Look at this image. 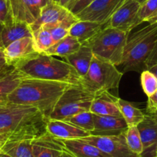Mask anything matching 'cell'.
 I'll use <instances>...</instances> for the list:
<instances>
[{
  "label": "cell",
  "instance_id": "cell-1",
  "mask_svg": "<svg viewBox=\"0 0 157 157\" xmlns=\"http://www.w3.org/2000/svg\"><path fill=\"white\" fill-rule=\"evenodd\" d=\"M47 120L36 107L12 104L0 112V135L10 141L33 140L47 132Z\"/></svg>",
  "mask_w": 157,
  "mask_h": 157
},
{
  "label": "cell",
  "instance_id": "cell-2",
  "mask_svg": "<svg viewBox=\"0 0 157 157\" xmlns=\"http://www.w3.org/2000/svg\"><path fill=\"white\" fill-rule=\"evenodd\" d=\"M71 85L27 76L8 96V101L16 105L36 107L49 119L59 99Z\"/></svg>",
  "mask_w": 157,
  "mask_h": 157
},
{
  "label": "cell",
  "instance_id": "cell-3",
  "mask_svg": "<svg viewBox=\"0 0 157 157\" xmlns=\"http://www.w3.org/2000/svg\"><path fill=\"white\" fill-rule=\"evenodd\" d=\"M14 68L31 78L80 85L81 77L71 65L45 53H37Z\"/></svg>",
  "mask_w": 157,
  "mask_h": 157
},
{
  "label": "cell",
  "instance_id": "cell-4",
  "mask_svg": "<svg viewBox=\"0 0 157 157\" xmlns=\"http://www.w3.org/2000/svg\"><path fill=\"white\" fill-rule=\"evenodd\" d=\"M157 40V23L148 24L141 29L128 36L123 59L119 66L122 73L142 72L147 69L146 61Z\"/></svg>",
  "mask_w": 157,
  "mask_h": 157
},
{
  "label": "cell",
  "instance_id": "cell-5",
  "mask_svg": "<svg viewBox=\"0 0 157 157\" xmlns=\"http://www.w3.org/2000/svg\"><path fill=\"white\" fill-rule=\"evenodd\" d=\"M129 33L113 28H104L83 44L92 49L93 55L119 66L123 59Z\"/></svg>",
  "mask_w": 157,
  "mask_h": 157
},
{
  "label": "cell",
  "instance_id": "cell-6",
  "mask_svg": "<svg viewBox=\"0 0 157 157\" xmlns=\"http://www.w3.org/2000/svg\"><path fill=\"white\" fill-rule=\"evenodd\" d=\"M123 73L115 65L93 55L87 73L81 78L80 85L86 90L98 95L110 90H117Z\"/></svg>",
  "mask_w": 157,
  "mask_h": 157
},
{
  "label": "cell",
  "instance_id": "cell-7",
  "mask_svg": "<svg viewBox=\"0 0 157 157\" xmlns=\"http://www.w3.org/2000/svg\"><path fill=\"white\" fill-rule=\"evenodd\" d=\"M94 96L82 85H71L59 99L49 119L66 120L78 113L90 111Z\"/></svg>",
  "mask_w": 157,
  "mask_h": 157
},
{
  "label": "cell",
  "instance_id": "cell-8",
  "mask_svg": "<svg viewBox=\"0 0 157 157\" xmlns=\"http://www.w3.org/2000/svg\"><path fill=\"white\" fill-rule=\"evenodd\" d=\"M78 21L75 15L70 13L66 7L52 2L42 9L40 16L30 25L33 33L46 24L60 25L70 29L71 27Z\"/></svg>",
  "mask_w": 157,
  "mask_h": 157
},
{
  "label": "cell",
  "instance_id": "cell-9",
  "mask_svg": "<svg viewBox=\"0 0 157 157\" xmlns=\"http://www.w3.org/2000/svg\"><path fill=\"white\" fill-rule=\"evenodd\" d=\"M82 140L94 145L111 157H140L129 149L124 134L113 136L90 135Z\"/></svg>",
  "mask_w": 157,
  "mask_h": 157
},
{
  "label": "cell",
  "instance_id": "cell-10",
  "mask_svg": "<svg viewBox=\"0 0 157 157\" xmlns=\"http://www.w3.org/2000/svg\"><path fill=\"white\" fill-rule=\"evenodd\" d=\"M140 4L136 0H125L119 8L104 25V28H113L129 33L138 25L137 13Z\"/></svg>",
  "mask_w": 157,
  "mask_h": 157
},
{
  "label": "cell",
  "instance_id": "cell-11",
  "mask_svg": "<svg viewBox=\"0 0 157 157\" xmlns=\"http://www.w3.org/2000/svg\"><path fill=\"white\" fill-rule=\"evenodd\" d=\"M125 0H95L75 15L81 21H90L105 25Z\"/></svg>",
  "mask_w": 157,
  "mask_h": 157
},
{
  "label": "cell",
  "instance_id": "cell-12",
  "mask_svg": "<svg viewBox=\"0 0 157 157\" xmlns=\"http://www.w3.org/2000/svg\"><path fill=\"white\" fill-rule=\"evenodd\" d=\"M142 143L143 152L140 157H156L157 113L145 115L143 121L137 126Z\"/></svg>",
  "mask_w": 157,
  "mask_h": 157
},
{
  "label": "cell",
  "instance_id": "cell-13",
  "mask_svg": "<svg viewBox=\"0 0 157 157\" xmlns=\"http://www.w3.org/2000/svg\"><path fill=\"white\" fill-rule=\"evenodd\" d=\"M94 129L90 132L93 136H113L124 134L128 125L123 117L110 116H100L93 114Z\"/></svg>",
  "mask_w": 157,
  "mask_h": 157
},
{
  "label": "cell",
  "instance_id": "cell-14",
  "mask_svg": "<svg viewBox=\"0 0 157 157\" xmlns=\"http://www.w3.org/2000/svg\"><path fill=\"white\" fill-rule=\"evenodd\" d=\"M33 37H25L18 39L4 48L6 60L10 66L16 65L33 56L36 55Z\"/></svg>",
  "mask_w": 157,
  "mask_h": 157
},
{
  "label": "cell",
  "instance_id": "cell-15",
  "mask_svg": "<svg viewBox=\"0 0 157 157\" xmlns=\"http://www.w3.org/2000/svg\"><path fill=\"white\" fill-rule=\"evenodd\" d=\"M13 19L29 25L39 18L43 8L41 0H10Z\"/></svg>",
  "mask_w": 157,
  "mask_h": 157
},
{
  "label": "cell",
  "instance_id": "cell-16",
  "mask_svg": "<svg viewBox=\"0 0 157 157\" xmlns=\"http://www.w3.org/2000/svg\"><path fill=\"white\" fill-rule=\"evenodd\" d=\"M33 157H58L65 148L61 140L52 136L49 132L32 141Z\"/></svg>",
  "mask_w": 157,
  "mask_h": 157
},
{
  "label": "cell",
  "instance_id": "cell-17",
  "mask_svg": "<svg viewBox=\"0 0 157 157\" xmlns=\"http://www.w3.org/2000/svg\"><path fill=\"white\" fill-rule=\"evenodd\" d=\"M46 130L52 136L59 140H78L90 136V132L66 121L49 120L46 122Z\"/></svg>",
  "mask_w": 157,
  "mask_h": 157
},
{
  "label": "cell",
  "instance_id": "cell-18",
  "mask_svg": "<svg viewBox=\"0 0 157 157\" xmlns=\"http://www.w3.org/2000/svg\"><path fill=\"white\" fill-rule=\"evenodd\" d=\"M25 37H33L30 25L26 22L15 20L13 18L4 25L0 34V41L5 48L13 42Z\"/></svg>",
  "mask_w": 157,
  "mask_h": 157
},
{
  "label": "cell",
  "instance_id": "cell-19",
  "mask_svg": "<svg viewBox=\"0 0 157 157\" xmlns=\"http://www.w3.org/2000/svg\"><path fill=\"white\" fill-rule=\"evenodd\" d=\"M118 98L113 96L109 91L95 95L90 107V112L100 116H110L123 117L119 106Z\"/></svg>",
  "mask_w": 157,
  "mask_h": 157
},
{
  "label": "cell",
  "instance_id": "cell-20",
  "mask_svg": "<svg viewBox=\"0 0 157 157\" xmlns=\"http://www.w3.org/2000/svg\"><path fill=\"white\" fill-rule=\"evenodd\" d=\"M65 148L75 157H111L82 139L78 140H61Z\"/></svg>",
  "mask_w": 157,
  "mask_h": 157
},
{
  "label": "cell",
  "instance_id": "cell-21",
  "mask_svg": "<svg viewBox=\"0 0 157 157\" xmlns=\"http://www.w3.org/2000/svg\"><path fill=\"white\" fill-rule=\"evenodd\" d=\"M93 57L92 49L87 45L82 44L76 52L66 56L65 59L75 69L78 75L82 78L88 72Z\"/></svg>",
  "mask_w": 157,
  "mask_h": 157
},
{
  "label": "cell",
  "instance_id": "cell-22",
  "mask_svg": "<svg viewBox=\"0 0 157 157\" xmlns=\"http://www.w3.org/2000/svg\"><path fill=\"white\" fill-rule=\"evenodd\" d=\"M104 29V25L90 21L78 20L69 29V36L75 38L81 44L90 40Z\"/></svg>",
  "mask_w": 157,
  "mask_h": 157
},
{
  "label": "cell",
  "instance_id": "cell-23",
  "mask_svg": "<svg viewBox=\"0 0 157 157\" xmlns=\"http://www.w3.org/2000/svg\"><path fill=\"white\" fill-rule=\"evenodd\" d=\"M27 75L14 69L0 78V101L8 100V96L17 88Z\"/></svg>",
  "mask_w": 157,
  "mask_h": 157
},
{
  "label": "cell",
  "instance_id": "cell-24",
  "mask_svg": "<svg viewBox=\"0 0 157 157\" xmlns=\"http://www.w3.org/2000/svg\"><path fill=\"white\" fill-rule=\"evenodd\" d=\"M81 46L82 44L75 38L69 35L64 39L52 45L43 53L52 56H59L65 59L68 56L76 52Z\"/></svg>",
  "mask_w": 157,
  "mask_h": 157
},
{
  "label": "cell",
  "instance_id": "cell-25",
  "mask_svg": "<svg viewBox=\"0 0 157 157\" xmlns=\"http://www.w3.org/2000/svg\"><path fill=\"white\" fill-rule=\"evenodd\" d=\"M117 103L122 116L127 123L128 127L137 126L143 121L146 114L131 102L118 98Z\"/></svg>",
  "mask_w": 157,
  "mask_h": 157
},
{
  "label": "cell",
  "instance_id": "cell-26",
  "mask_svg": "<svg viewBox=\"0 0 157 157\" xmlns=\"http://www.w3.org/2000/svg\"><path fill=\"white\" fill-rule=\"evenodd\" d=\"M32 141L30 140L8 141L0 152L11 157H33Z\"/></svg>",
  "mask_w": 157,
  "mask_h": 157
},
{
  "label": "cell",
  "instance_id": "cell-27",
  "mask_svg": "<svg viewBox=\"0 0 157 157\" xmlns=\"http://www.w3.org/2000/svg\"><path fill=\"white\" fill-rule=\"evenodd\" d=\"M33 39L36 51L43 53L45 51L55 44L51 33L43 27H40L33 33Z\"/></svg>",
  "mask_w": 157,
  "mask_h": 157
},
{
  "label": "cell",
  "instance_id": "cell-28",
  "mask_svg": "<svg viewBox=\"0 0 157 157\" xmlns=\"http://www.w3.org/2000/svg\"><path fill=\"white\" fill-rule=\"evenodd\" d=\"M71 124L76 126L89 132H91L94 129V119L93 113L90 111L82 112L63 120Z\"/></svg>",
  "mask_w": 157,
  "mask_h": 157
},
{
  "label": "cell",
  "instance_id": "cell-29",
  "mask_svg": "<svg viewBox=\"0 0 157 157\" xmlns=\"http://www.w3.org/2000/svg\"><path fill=\"white\" fill-rule=\"evenodd\" d=\"M126 143L129 149L135 153L140 155L143 152V143H142L141 137L139 132L137 126H131L128 127L127 130L124 133Z\"/></svg>",
  "mask_w": 157,
  "mask_h": 157
},
{
  "label": "cell",
  "instance_id": "cell-30",
  "mask_svg": "<svg viewBox=\"0 0 157 157\" xmlns=\"http://www.w3.org/2000/svg\"><path fill=\"white\" fill-rule=\"evenodd\" d=\"M141 85L145 94L149 97L157 90V78L149 69L141 72Z\"/></svg>",
  "mask_w": 157,
  "mask_h": 157
},
{
  "label": "cell",
  "instance_id": "cell-31",
  "mask_svg": "<svg viewBox=\"0 0 157 157\" xmlns=\"http://www.w3.org/2000/svg\"><path fill=\"white\" fill-rule=\"evenodd\" d=\"M157 10V0H146L141 4L137 13V23L138 25L142 22H146L153 15Z\"/></svg>",
  "mask_w": 157,
  "mask_h": 157
},
{
  "label": "cell",
  "instance_id": "cell-32",
  "mask_svg": "<svg viewBox=\"0 0 157 157\" xmlns=\"http://www.w3.org/2000/svg\"><path fill=\"white\" fill-rule=\"evenodd\" d=\"M43 28L47 29L51 33L52 39L54 43H57L61 39H64L67 36L69 35V29H66V27L60 25H50V24H46L43 25Z\"/></svg>",
  "mask_w": 157,
  "mask_h": 157
},
{
  "label": "cell",
  "instance_id": "cell-33",
  "mask_svg": "<svg viewBox=\"0 0 157 157\" xmlns=\"http://www.w3.org/2000/svg\"><path fill=\"white\" fill-rule=\"evenodd\" d=\"M95 0H71L70 2L66 7L73 15H77L86 8Z\"/></svg>",
  "mask_w": 157,
  "mask_h": 157
},
{
  "label": "cell",
  "instance_id": "cell-34",
  "mask_svg": "<svg viewBox=\"0 0 157 157\" xmlns=\"http://www.w3.org/2000/svg\"><path fill=\"white\" fill-rule=\"evenodd\" d=\"M13 19L10 0H0V22L5 25Z\"/></svg>",
  "mask_w": 157,
  "mask_h": 157
},
{
  "label": "cell",
  "instance_id": "cell-35",
  "mask_svg": "<svg viewBox=\"0 0 157 157\" xmlns=\"http://www.w3.org/2000/svg\"><path fill=\"white\" fill-rule=\"evenodd\" d=\"M146 111L149 114L157 113V90L153 94L148 97Z\"/></svg>",
  "mask_w": 157,
  "mask_h": 157
},
{
  "label": "cell",
  "instance_id": "cell-36",
  "mask_svg": "<svg viewBox=\"0 0 157 157\" xmlns=\"http://www.w3.org/2000/svg\"><path fill=\"white\" fill-rule=\"evenodd\" d=\"M155 64H157V40L155 42V44L154 46V48L152 49V52H151L150 56H149L147 61H146V68L148 69L149 68L152 67V66Z\"/></svg>",
  "mask_w": 157,
  "mask_h": 157
},
{
  "label": "cell",
  "instance_id": "cell-37",
  "mask_svg": "<svg viewBox=\"0 0 157 157\" xmlns=\"http://www.w3.org/2000/svg\"><path fill=\"white\" fill-rule=\"evenodd\" d=\"M10 67H13V66H10L7 64L5 54H4V48L0 47V69H7Z\"/></svg>",
  "mask_w": 157,
  "mask_h": 157
},
{
  "label": "cell",
  "instance_id": "cell-38",
  "mask_svg": "<svg viewBox=\"0 0 157 157\" xmlns=\"http://www.w3.org/2000/svg\"><path fill=\"white\" fill-rule=\"evenodd\" d=\"M12 104L11 102H9L8 100H2V101H0V112L3 111L5 110L6 109L8 108L10 105H11Z\"/></svg>",
  "mask_w": 157,
  "mask_h": 157
},
{
  "label": "cell",
  "instance_id": "cell-39",
  "mask_svg": "<svg viewBox=\"0 0 157 157\" xmlns=\"http://www.w3.org/2000/svg\"><path fill=\"white\" fill-rule=\"evenodd\" d=\"M8 141H10L8 137L3 135H0V152H1V150H2L4 145H5Z\"/></svg>",
  "mask_w": 157,
  "mask_h": 157
},
{
  "label": "cell",
  "instance_id": "cell-40",
  "mask_svg": "<svg viewBox=\"0 0 157 157\" xmlns=\"http://www.w3.org/2000/svg\"><path fill=\"white\" fill-rule=\"evenodd\" d=\"M146 22H148V23L149 24L157 23V10H155V12L153 13V15L146 21Z\"/></svg>",
  "mask_w": 157,
  "mask_h": 157
},
{
  "label": "cell",
  "instance_id": "cell-41",
  "mask_svg": "<svg viewBox=\"0 0 157 157\" xmlns=\"http://www.w3.org/2000/svg\"><path fill=\"white\" fill-rule=\"evenodd\" d=\"M58 157H75V156L74 155H72V154L69 151H68L67 149H65L64 150L59 154V155Z\"/></svg>",
  "mask_w": 157,
  "mask_h": 157
},
{
  "label": "cell",
  "instance_id": "cell-42",
  "mask_svg": "<svg viewBox=\"0 0 157 157\" xmlns=\"http://www.w3.org/2000/svg\"><path fill=\"white\" fill-rule=\"evenodd\" d=\"M13 69H14V67L7 68V69H0V78H2V76H4L6 74H7L11 70H13Z\"/></svg>",
  "mask_w": 157,
  "mask_h": 157
},
{
  "label": "cell",
  "instance_id": "cell-43",
  "mask_svg": "<svg viewBox=\"0 0 157 157\" xmlns=\"http://www.w3.org/2000/svg\"><path fill=\"white\" fill-rule=\"evenodd\" d=\"M149 71H150L151 72H152V73L154 74V75H155V76H156V78H157V64H155V65H154V66H152V67H150V68H149Z\"/></svg>",
  "mask_w": 157,
  "mask_h": 157
},
{
  "label": "cell",
  "instance_id": "cell-44",
  "mask_svg": "<svg viewBox=\"0 0 157 157\" xmlns=\"http://www.w3.org/2000/svg\"><path fill=\"white\" fill-rule=\"evenodd\" d=\"M70 1H71V0H60L59 4L61 6H63L66 7V6H67L68 4L70 2Z\"/></svg>",
  "mask_w": 157,
  "mask_h": 157
},
{
  "label": "cell",
  "instance_id": "cell-45",
  "mask_svg": "<svg viewBox=\"0 0 157 157\" xmlns=\"http://www.w3.org/2000/svg\"><path fill=\"white\" fill-rule=\"evenodd\" d=\"M42 2V4H43V6H46L47 4L50 3V2H52V0H41Z\"/></svg>",
  "mask_w": 157,
  "mask_h": 157
},
{
  "label": "cell",
  "instance_id": "cell-46",
  "mask_svg": "<svg viewBox=\"0 0 157 157\" xmlns=\"http://www.w3.org/2000/svg\"><path fill=\"white\" fill-rule=\"evenodd\" d=\"M0 157H11V156H10V155H7V154L3 153V152H0Z\"/></svg>",
  "mask_w": 157,
  "mask_h": 157
},
{
  "label": "cell",
  "instance_id": "cell-47",
  "mask_svg": "<svg viewBox=\"0 0 157 157\" xmlns=\"http://www.w3.org/2000/svg\"><path fill=\"white\" fill-rule=\"evenodd\" d=\"M3 28H4V25L2 23V22H0V34H1V33H2Z\"/></svg>",
  "mask_w": 157,
  "mask_h": 157
},
{
  "label": "cell",
  "instance_id": "cell-48",
  "mask_svg": "<svg viewBox=\"0 0 157 157\" xmlns=\"http://www.w3.org/2000/svg\"><path fill=\"white\" fill-rule=\"evenodd\" d=\"M136 2H138V3H140V5H141V4H143V2H146V0H136Z\"/></svg>",
  "mask_w": 157,
  "mask_h": 157
},
{
  "label": "cell",
  "instance_id": "cell-49",
  "mask_svg": "<svg viewBox=\"0 0 157 157\" xmlns=\"http://www.w3.org/2000/svg\"><path fill=\"white\" fill-rule=\"evenodd\" d=\"M59 1L60 0H52V2H56V3H59Z\"/></svg>",
  "mask_w": 157,
  "mask_h": 157
},
{
  "label": "cell",
  "instance_id": "cell-50",
  "mask_svg": "<svg viewBox=\"0 0 157 157\" xmlns=\"http://www.w3.org/2000/svg\"><path fill=\"white\" fill-rule=\"evenodd\" d=\"M0 47H2V48H4V47H3V46H2V43H1V41H0Z\"/></svg>",
  "mask_w": 157,
  "mask_h": 157
},
{
  "label": "cell",
  "instance_id": "cell-51",
  "mask_svg": "<svg viewBox=\"0 0 157 157\" xmlns=\"http://www.w3.org/2000/svg\"><path fill=\"white\" fill-rule=\"evenodd\" d=\"M156 157H157V145H156Z\"/></svg>",
  "mask_w": 157,
  "mask_h": 157
}]
</instances>
